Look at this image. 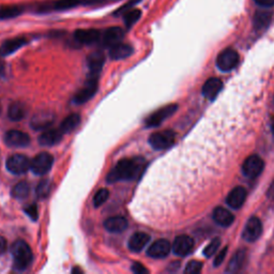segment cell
<instances>
[{"instance_id": "obj_31", "label": "cell", "mask_w": 274, "mask_h": 274, "mask_svg": "<svg viewBox=\"0 0 274 274\" xmlns=\"http://www.w3.org/2000/svg\"><path fill=\"white\" fill-rule=\"evenodd\" d=\"M79 122H80V116L78 114H71L61 122L60 130L63 134L70 133L73 130H75Z\"/></svg>"}, {"instance_id": "obj_23", "label": "cell", "mask_w": 274, "mask_h": 274, "mask_svg": "<svg viewBox=\"0 0 274 274\" xmlns=\"http://www.w3.org/2000/svg\"><path fill=\"white\" fill-rule=\"evenodd\" d=\"M133 54V47L126 43H117L109 49V57L113 60H121L128 58Z\"/></svg>"}, {"instance_id": "obj_24", "label": "cell", "mask_w": 274, "mask_h": 274, "mask_svg": "<svg viewBox=\"0 0 274 274\" xmlns=\"http://www.w3.org/2000/svg\"><path fill=\"white\" fill-rule=\"evenodd\" d=\"M150 241V236L146 233H135L129 240V249L132 252L139 253L143 251V249L147 245V243Z\"/></svg>"}, {"instance_id": "obj_11", "label": "cell", "mask_w": 274, "mask_h": 274, "mask_svg": "<svg viewBox=\"0 0 274 274\" xmlns=\"http://www.w3.org/2000/svg\"><path fill=\"white\" fill-rule=\"evenodd\" d=\"M4 141L7 146L12 147V148H23L27 147L30 143V137L27 133L17 130L8 131L5 134Z\"/></svg>"}, {"instance_id": "obj_26", "label": "cell", "mask_w": 274, "mask_h": 274, "mask_svg": "<svg viewBox=\"0 0 274 274\" xmlns=\"http://www.w3.org/2000/svg\"><path fill=\"white\" fill-rule=\"evenodd\" d=\"M63 133L61 132V130H48L46 132H44L39 137V144L41 146H54L56 144H58L61 139H62Z\"/></svg>"}, {"instance_id": "obj_22", "label": "cell", "mask_w": 274, "mask_h": 274, "mask_svg": "<svg viewBox=\"0 0 274 274\" xmlns=\"http://www.w3.org/2000/svg\"><path fill=\"white\" fill-rule=\"evenodd\" d=\"M213 220L215 221V223L218 224L220 226L228 227L234 223L235 216L233 213L229 211V210H227L223 207H217L214 209V211H213Z\"/></svg>"}, {"instance_id": "obj_1", "label": "cell", "mask_w": 274, "mask_h": 274, "mask_svg": "<svg viewBox=\"0 0 274 274\" xmlns=\"http://www.w3.org/2000/svg\"><path fill=\"white\" fill-rule=\"evenodd\" d=\"M146 165L147 163L143 157L123 159L111 171L106 177V181L108 183H114L121 180H135L142 176Z\"/></svg>"}, {"instance_id": "obj_20", "label": "cell", "mask_w": 274, "mask_h": 274, "mask_svg": "<svg viewBox=\"0 0 274 274\" xmlns=\"http://www.w3.org/2000/svg\"><path fill=\"white\" fill-rule=\"evenodd\" d=\"M222 89H223L222 80L215 77H211L204 84L203 94L209 100H214Z\"/></svg>"}, {"instance_id": "obj_30", "label": "cell", "mask_w": 274, "mask_h": 274, "mask_svg": "<svg viewBox=\"0 0 274 274\" xmlns=\"http://www.w3.org/2000/svg\"><path fill=\"white\" fill-rule=\"evenodd\" d=\"M24 12V7L22 6H4L0 7V19H10L19 16Z\"/></svg>"}, {"instance_id": "obj_38", "label": "cell", "mask_w": 274, "mask_h": 274, "mask_svg": "<svg viewBox=\"0 0 274 274\" xmlns=\"http://www.w3.org/2000/svg\"><path fill=\"white\" fill-rule=\"evenodd\" d=\"M24 211L26 212V214L34 221H37L38 220V216H39V212H38V208L37 206L34 204V205H28L25 209Z\"/></svg>"}, {"instance_id": "obj_40", "label": "cell", "mask_w": 274, "mask_h": 274, "mask_svg": "<svg viewBox=\"0 0 274 274\" xmlns=\"http://www.w3.org/2000/svg\"><path fill=\"white\" fill-rule=\"evenodd\" d=\"M132 271L136 274H145V273H148V269H146L142 263L140 262H134L132 265Z\"/></svg>"}, {"instance_id": "obj_34", "label": "cell", "mask_w": 274, "mask_h": 274, "mask_svg": "<svg viewBox=\"0 0 274 274\" xmlns=\"http://www.w3.org/2000/svg\"><path fill=\"white\" fill-rule=\"evenodd\" d=\"M51 191V183L49 180H42L36 189V193L40 198H46Z\"/></svg>"}, {"instance_id": "obj_19", "label": "cell", "mask_w": 274, "mask_h": 274, "mask_svg": "<svg viewBox=\"0 0 274 274\" xmlns=\"http://www.w3.org/2000/svg\"><path fill=\"white\" fill-rule=\"evenodd\" d=\"M124 37V31L120 27H111L106 31H105L102 40L104 46L112 47L115 44L120 43L121 40Z\"/></svg>"}, {"instance_id": "obj_3", "label": "cell", "mask_w": 274, "mask_h": 274, "mask_svg": "<svg viewBox=\"0 0 274 274\" xmlns=\"http://www.w3.org/2000/svg\"><path fill=\"white\" fill-rule=\"evenodd\" d=\"M100 0H52L45 4L40 5L38 8L39 12H49V11H66L73 8H76L83 5L97 4Z\"/></svg>"}, {"instance_id": "obj_37", "label": "cell", "mask_w": 274, "mask_h": 274, "mask_svg": "<svg viewBox=\"0 0 274 274\" xmlns=\"http://www.w3.org/2000/svg\"><path fill=\"white\" fill-rule=\"evenodd\" d=\"M202 268H203L202 262L198 261V260H191L186 265L184 272L188 273V274H197L202 271Z\"/></svg>"}, {"instance_id": "obj_2", "label": "cell", "mask_w": 274, "mask_h": 274, "mask_svg": "<svg viewBox=\"0 0 274 274\" xmlns=\"http://www.w3.org/2000/svg\"><path fill=\"white\" fill-rule=\"evenodd\" d=\"M11 253L13 255V266L16 270L23 271L28 268V266L33 262L34 254L27 242L24 240H16L12 244Z\"/></svg>"}, {"instance_id": "obj_10", "label": "cell", "mask_w": 274, "mask_h": 274, "mask_svg": "<svg viewBox=\"0 0 274 274\" xmlns=\"http://www.w3.org/2000/svg\"><path fill=\"white\" fill-rule=\"evenodd\" d=\"M30 160L23 154H13L7 161V168L14 175H23L30 170Z\"/></svg>"}, {"instance_id": "obj_41", "label": "cell", "mask_w": 274, "mask_h": 274, "mask_svg": "<svg viewBox=\"0 0 274 274\" xmlns=\"http://www.w3.org/2000/svg\"><path fill=\"white\" fill-rule=\"evenodd\" d=\"M254 2L256 5L263 8H269L274 6V0H254Z\"/></svg>"}, {"instance_id": "obj_32", "label": "cell", "mask_w": 274, "mask_h": 274, "mask_svg": "<svg viewBox=\"0 0 274 274\" xmlns=\"http://www.w3.org/2000/svg\"><path fill=\"white\" fill-rule=\"evenodd\" d=\"M142 16V11L139 9H130L129 11H126L123 18L124 24L128 28H131L137 20H139Z\"/></svg>"}, {"instance_id": "obj_43", "label": "cell", "mask_w": 274, "mask_h": 274, "mask_svg": "<svg viewBox=\"0 0 274 274\" xmlns=\"http://www.w3.org/2000/svg\"><path fill=\"white\" fill-rule=\"evenodd\" d=\"M271 130H272V133L274 134V118H273L272 123H271Z\"/></svg>"}, {"instance_id": "obj_6", "label": "cell", "mask_w": 274, "mask_h": 274, "mask_svg": "<svg viewBox=\"0 0 274 274\" xmlns=\"http://www.w3.org/2000/svg\"><path fill=\"white\" fill-rule=\"evenodd\" d=\"M239 60V54L235 49L226 48L218 54L216 59V66L221 71L229 72L238 66Z\"/></svg>"}, {"instance_id": "obj_35", "label": "cell", "mask_w": 274, "mask_h": 274, "mask_svg": "<svg viewBox=\"0 0 274 274\" xmlns=\"http://www.w3.org/2000/svg\"><path fill=\"white\" fill-rule=\"evenodd\" d=\"M109 197V191L107 188H101L93 197L94 207H101Z\"/></svg>"}, {"instance_id": "obj_39", "label": "cell", "mask_w": 274, "mask_h": 274, "mask_svg": "<svg viewBox=\"0 0 274 274\" xmlns=\"http://www.w3.org/2000/svg\"><path fill=\"white\" fill-rule=\"evenodd\" d=\"M226 254H227V246L224 248L222 251H221L218 254L216 255V257L214 258V262H213V265L214 267H218L221 266V263H222L226 257Z\"/></svg>"}, {"instance_id": "obj_14", "label": "cell", "mask_w": 274, "mask_h": 274, "mask_svg": "<svg viewBox=\"0 0 274 274\" xmlns=\"http://www.w3.org/2000/svg\"><path fill=\"white\" fill-rule=\"evenodd\" d=\"M172 245L170 242L165 239H160L149 246L148 251H147V255L151 258H164L171 253Z\"/></svg>"}, {"instance_id": "obj_25", "label": "cell", "mask_w": 274, "mask_h": 274, "mask_svg": "<svg viewBox=\"0 0 274 274\" xmlns=\"http://www.w3.org/2000/svg\"><path fill=\"white\" fill-rule=\"evenodd\" d=\"M27 42H28L27 39H25L23 37L7 40L6 42H4L3 47H2L3 55L8 56V55L13 54V52L18 50L20 47H23L24 45H26Z\"/></svg>"}, {"instance_id": "obj_16", "label": "cell", "mask_w": 274, "mask_h": 274, "mask_svg": "<svg viewBox=\"0 0 274 274\" xmlns=\"http://www.w3.org/2000/svg\"><path fill=\"white\" fill-rule=\"evenodd\" d=\"M55 121V115L49 112L36 114L31 119L30 125L34 130H45Z\"/></svg>"}, {"instance_id": "obj_8", "label": "cell", "mask_w": 274, "mask_h": 274, "mask_svg": "<svg viewBox=\"0 0 274 274\" xmlns=\"http://www.w3.org/2000/svg\"><path fill=\"white\" fill-rule=\"evenodd\" d=\"M265 168V162L257 154L250 155L242 165V173L248 178L254 179L258 177Z\"/></svg>"}, {"instance_id": "obj_7", "label": "cell", "mask_w": 274, "mask_h": 274, "mask_svg": "<svg viewBox=\"0 0 274 274\" xmlns=\"http://www.w3.org/2000/svg\"><path fill=\"white\" fill-rule=\"evenodd\" d=\"M54 163V157L47 152H42L38 154L30 163V171L37 176L47 174Z\"/></svg>"}, {"instance_id": "obj_5", "label": "cell", "mask_w": 274, "mask_h": 274, "mask_svg": "<svg viewBox=\"0 0 274 274\" xmlns=\"http://www.w3.org/2000/svg\"><path fill=\"white\" fill-rule=\"evenodd\" d=\"M97 91H98V76L88 75L85 85H84V87L75 94V97L73 98V103L76 105L85 104L87 101L93 98Z\"/></svg>"}, {"instance_id": "obj_36", "label": "cell", "mask_w": 274, "mask_h": 274, "mask_svg": "<svg viewBox=\"0 0 274 274\" xmlns=\"http://www.w3.org/2000/svg\"><path fill=\"white\" fill-rule=\"evenodd\" d=\"M220 245H221V241H220V239L218 238H215V239H213L211 242H210V243L205 248V250H204V255L206 256V257H211V256H213L214 254H215V253H216V251L218 250V248H220Z\"/></svg>"}, {"instance_id": "obj_17", "label": "cell", "mask_w": 274, "mask_h": 274, "mask_svg": "<svg viewBox=\"0 0 274 274\" xmlns=\"http://www.w3.org/2000/svg\"><path fill=\"white\" fill-rule=\"evenodd\" d=\"M246 196H248L246 189L242 186H237L227 195L226 203L230 208L239 209L244 204Z\"/></svg>"}, {"instance_id": "obj_28", "label": "cell", "mask_w": 274, "mask_h": 274, "mask_svg": "<svg viewBox=\"0 0 274 274\" xmlns=\"http://www.w3.org/2000/svg\"><path fill=\"white\" fill-rule=\"evenodd\" d=\"M27 109L23 103L15 102L10 105L8 111V117L12 121H19L26 117Z\"/></svg>"}, {"instance_id": "obj_12", "label": "cell", "mask_w": 274, "mask_h": 274, "mask_svg": "<svg viewBox=\"0 0 274 274\" xmlns=\"http://www.w3.org/2000/svg\"><path fill=\"white\" fill-rule=\"evenodd\" d=\"M262 234V224L261 221L256 217L253 216L251 217L243 229V233H242V237L248 242H254L256 241Z\"/></svg>"}, {"instance_id": "obj_18", "label": "cell", "mask_w": 274, "mask_h": 274, "mask_svg": "<svg viewBox=\"0 0 274 274\" xmlns=\"http://www.w3.org/2000/svg\"><path fill=\"white\" fill-rule=\"evenodd\" d=\"M105 62V56L102 51H93L87 58V65L89 69V74L91 76H99L100 72Z\"/></svg>"}, {"instance_id": "obj_29", "label": "cell", "mask_w": 274, "mask_h": 274, "mask_svg": "<svg viewBox=\"0 0 274 274\" xmlns=\"http://www.w3.org/2000/svg\"><path fill=\"white\" fill-rule=\"evenodd\" d=\"M245 257H246V252L244 250L238 251L236 254L233 256V258H231V260L229 261L226 272L234 273V272L239 271L241 269V267L243 266Z\"/></svg>"}, {"instance_id": "obj_21", "label": "cell", "mask_w": 274, "mask_h": 274, "mask_svg": "<svg viewBox=\"0 0 274 274\" xmlns=\"http://www.w3.org/2000/svg\"><path fill=\"white\" fill-rule=\"evenodd\" d=\"M104 228L109 233L119 234L128 228V221L123 216H112L104 222Z\"/></svg>"}, {"instance_id": "obj_15", "label": "cell", "mask_w": 274, "mask_h": 274, "mask_svg": "<svg viewBox=\"0 0 274 274\" xmlns=\"http://www.w3.org/2000/svg\"><path fill=\"white\" fill-rule=\"evenodd\" d=\"M101 33L98 29H78L75 31L74 38L80 44L90 45L101 39Z\"/></svg>"}, {"instance_id": "obj_42", "label": "cell", "mask_w": 274, "mask_h": 274, "mask_svg": "<svg viewBox=\"0 0 274 274\" xmlns=\"http://www.w3.org/2000/svg\"><path fill=\"white\" fill-rule=\"evenodd\" d=\"M7 250V241L4 237L0 236V254H4Z\"/></svg>"}, {"instance_id": "obj_9", "label": "cell", "mask_w": 274, "mask_h": 274, "mask_svg": "<svg viewBox=\"0 0 274 274\" xmlns=\"http://www.w3.org/2000/svg\"><path fill=\"white\" fill-rule=\"evenodd\" d=\"M177 108L178 106L176 104H171L155 111L146 119V126L147 128H155V126H159L165 119L170 118L172 115H174Z\"/></svg>"}, {"instance_id": "obj_33", "label": "cell", "mask_w": 274, "mask_h": 274, "mask_svg": "<svg viewBox=\"0 0 274 274\" xmlns=\"http://www.w3.org/2000/svg\"><path fill=\"white\" fill-rule=\"evenodd\" d=\"M30 187L27 182H19L12 189V196L16 199H24L29 195Z\"/></svg>"}, {"instance_id": "obj_27", "label": "cell", "mask_w": 274, "mask_h": 274, "mask_svg": "<svg viewBox=\"0 0 274 274\" xmlns=\"http://www.w3.org/2000/svg\"><path fill=\"white\" fill-rule=\"evenodd\" d=\"M272 20V13L270 11H258L253 18V25L256 30H263L268 28Z\"/></svg>"}, {"instance_id": "obj_13", "label": "cell", "mask_w": 274, "mask_h": 274, "mask_svg": "<svg viewBox=\"0 0 274 274\" xmlns=\"http://www.w3.org/2000/svg\"><path fill=\"white\" fill-rule=\"evenodd\" d=\"M194 249V241L191 237H188L186 235H181L178 236L172 246L173 252L177 256L184 257L188 255Z\"/></svg>"}, {"instance_id": "obj_4", "label": "cell", "mask_w": 274, "mask_h": 274, "mask_svg": "<svg viewBox=\"0 0 274 274\" xmlns=\"http://www.w3.org/2000/svg\"><path fill=\"white\" fill-rule=\"evenodd\" d=\"M175 141L176 133L171 130H166L153 133L149 139V144L155 150H164L173 146L175 144Z\"/></svg>"}]
</instances>
